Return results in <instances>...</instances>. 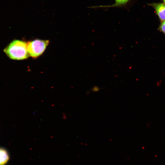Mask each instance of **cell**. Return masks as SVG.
<instances>
[{"label":"cell","mask_w":165,"mask_h":165,"mask_svg":"<svg viewBox=\"0 0 165 165\" xmlns=\"http://www.w3.org/2000/svg\"><path fill=\"white\" fill-rule=\"evenodd\" d=\"M4 52L11 59L22 60L29 56L27 47V42L19 40L11 42L4 49Z\"/></svg>","instance_id":"1"},{"label":"cell","mask_w":165,"mask_h":165,"mask_svg":"<svg viewBox=\"0 0 165 165\" xmlns=\"http://www.w3.org/2000/svg\"><path fill=\"white\" fill-rule=\"evenodd\" d=\"M48 40L35 39L27 42L28 51L30 56L36 58L42 54L48 45Z\"/></svg>","instance_id":"2"},{"label":"cell","mask_w":165,"mask_h":165,"mask_svg":"<svg viewBox=\"0 0 165 165\" xmlns=\"http://www.w3.org/2000/svg\"><path fill=\"white\" fill-rule=\"evenodd\" d=\"M155 9L160 20H165V5L162 3H154L150 4Z\"/></svg>","instance_id":"3"},{"label":"cell","mask_w":165,"mask_h":165,"mask_svg":"<svg viewBox=\"0 0 165 165\" xmlns=\"http://www.w3.org/2000/svg\"><path fill=\"white\" fill-rule=\"evenodd\" d=\"M115 3L112 5H101L97 6H93L90 8H110L112 7H126L131 0H114Z\"/></svg>","instance_id":"4"},{"label":"cell","mask_w":165,"mask_h":165,"mask_svg":"<svg viewBox=\"0 0 165 165\" xmlns=\"http://www.w3.org/2000/svg\"><path fill=\"white\" fill-rule=\"evenodd\" d=\"M9 159L8 154L6 149L0 148V165H4Z\"/></svg>","instance_id":"5"},{"label":"cell","mask_w":165,"mask_h":165,"mask_svg":"<svg viewBox=\"0 0 165 165\" xmlns=\"http://www.w3.org/2000/svg\"><path fill=\"white\" fill-rule=\"evenodd\" d=\"M159 29L161 31L165 34V20L163 21L159 27Z\"/></svg>","instance_id":"6"},{"label":"cell","mask_w":165,"mask_h":165,"mask_svg":"<svg viewBox=\"0 0 165 165\" xmlns=\"http://www.w3.org/2000/svg\"><path fill=\"white\" fill-rule=\"evenodd\" d=\"M163 1L164 3V4L165 5V0H163Z\"/></svg>","instance_id":"7"}]
</instances>
